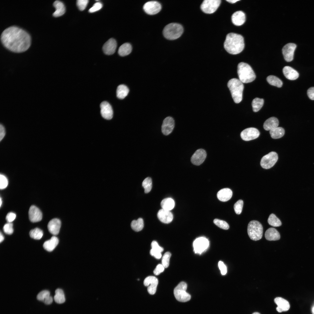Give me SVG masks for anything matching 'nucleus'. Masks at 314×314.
Segmentation results:
<instances>
[{
  "instance_id": "54",
  "label": "nucleus",
  "mask_w": 314,
  "mask_h": 314,
  "mask_svg": "<svg viewBox=\"0 0 314 314\" xmlns=\"http://www.w3.org/2000/svg\"><path fill=\"white\" fill-rule=\"evenodd\" d=\"M6 132L5 129L2 125L1 124L0 126V140L1 141L5 135Z\"/></svg>"
},
{
  "instance_id": "3",
  "label": "nucleus",
  "mask_w": 314,
  "mask_h": 314,
  "mask_svg": "<svg viewBox=\"0 0 314 314\" xmlns=\"http://www.w3.org/2000/svg\"><path fill=\"white\" fill-rule=\"evenodd\" d=\"M237 73L239 80L243 83L252 82L256 77L255 73L251 67L244 62H240L238 64Z\"/></svg>"
},
{
  "instance_id": "27",
  "label": "nucleus",
  "mask_w": 314,
  "mask_h": 314,
  "mask_svg": "<svg viewBox=\"0 0 314 314\" xmlns=\"http://www.w3.org/2000/svg\"><path fill=\"white\" fill-rule=\"evenodd\" d=\"M265 236L266 239L269 241L278 240L280 238L279 232L273 228H270L267 229L265 232Z\"/></svg>"
},
{
  "instance_id": "39",
  "label": "nucleus",
  "mask_w": 314,
  "mask_h": 314,
  "mask_svg": "<svg viewBox=\"0 0 314 314\" xmlns=\"http://www.w3.org/2000/svg\"><path fill=\"white\" fill-rule=\"evenodd\" d=\"M267 222L270 225L274 227L280 226L282 224L280 220L273 213L270 215Z\"/></svg>"
},
{
  "instance_id": "57",
  "label": "nucleus",
  "mask_w": 314,
  "mask_h": 314,
  "mask_svg": "<svg viewBox=\"0 0 314 314\" xmlns=\"http://www.w3.org/2000/svg\"><path fill=\"white\" fill-rule=\"evenodd\" d=\"M4 239V237L1 232L0 233V242H1Z\"/></svg>"
},
{
  "instance_id": "46",
  "label": "nucleus",
  "mask_w": 314,
  "mask_h": 314,
  "mask_svg": "<svg viewBox=\"0 0 314 314\" xmlns=\"http://www.w3.org/2000/svg\"><path fill=\"white\" fill-rule=\"evenodd\" d=\"M4 232L6 234L11 235L13 232V224L11 223L8 222L6 224L3 228Z\"/></svg>"
},
{
  "instance_id": "18",
  "label": "nucleus",
  "mask_w": 314,
  "mask_h": 314,
  "mask_svg": "<svg viewBox=\"0 0 314 314\" xmlns=\"http://www.w3.org/2000/svg\"><path fill=\"white\" fill-rule=\"evenodd\" d=\"M28 215L30 220L33 222H39L42 218V214L41 211L38 207L34 205H32L30 207L28 211Z\"/></svg>"
},
{
  "instance_id": "13",
  "label": "nucleus",
  "mask_w": 314,
  "mask_h": 314,
  "mask_svg": "<svg viewBox=\"0 0 314 314\" xmlns=\"http://www.w3.org/2000/svg\"><path fill=\"white\" fill-rule=\"evenodd\" d=\"M207 156L205 150L200 149L197 150L192 156L191 161L194 165H199L204 161Z\"/></svg>"
},
{
  "instance_id": "12",
  "label": "nucleus",
  "mask_w": 314,
  "mask_h": 314,
  "mask_svg": "<svg viewBox=\"0 0 314 314\" xmlns=\"http://www.w3.org/2000/svg\"><path fill=\"white\" fill-rule=\"evenodd\" d=\"M260 133L258 129L253 128H247L242 131L240 133L242 139L245 141L255 139L258 138Z\"/></svg>"
},
{
  "instance_id": "38",
  "label": "nucleus",
  "mask_w": 314,
  "mask_h": 314,
  "mask_svg": "<svg viewBox=\"0 0 314 314\" xmlns=\"http://www.w3.org/2000/svg\"><path fill=\"white\" fill-rule=\"evenodd\" d=\"M264 102L263 99L257 97L254 99L252 102L253 111L254 112H257L260 110L263 105Z\"/></svg>"
},
{
  "instance_id": "15",
  "label": "nucleus",
  "mask_w": 314,
  "mask_h": 314,
  "mask_svg": "<svg viewBox=\"0 0 314 314\" xmlns=\"http://www.w3.org/2000/svg\"><path fill=\"white\" fill-rule=\"evenodd\" d=\"M158 283V279L155 276H149L146 277L144 281V284L148 287L147 291L151 295H154L156 292Z\"/></svg>"
},
{
  "instance_id": "29",
  "label": "nucleus",
  "mask_w": 314,
  "mask_h": 314,
  "mask_svg": "<svg viewBox=\"0 0 314 314\" xmlns=\"http://www.w3.org/2000/svg\"><path fill=\"white\" fill-rule=\"evenodd\" d=\"M279 125L278 119L274 117H272L267 119L264 122L263 126L266 131L270 130L278 127Z\"/></svg>"
},
{
  "instance_id": "44",
  "label": "nucleus",
  "mask_w": 314,
  "mask_h": 314,
  "mask_svg": "<svg viewBox=\"0 0 314 314\" xmlns=\"http://www.w3.org/2000/svg\"><path fill=\"white\" fill-rule=\"evenodd\" d=\"M243 205V201L241 199L238 201L234 204V208L236 213L240 214L242 212Z\"/></svg>"
},
{
  "instance_id": "8",
  "label": "nucleus",
  "mask_w": 314,
  "mask_h": 314,
  "mask_svg": "<svg viewBox=\"0 0 314 314\" xmlns=\"http://www.w3.org/2000/svg\"><path fill=\"white\" fill-rule=\"evenodd\" d=\"M278 158V154L276 152H271L262 158L260 162L261 166L265 169H270L275 164Z\"/></svg>"
},
{
  "instance_id": "22",
  "label": "nucleus",
  "mask_w": 314,
  "mask_h": 314,
  "mask_svg": "<svg viewBox=\"0 0 314 314\" xmlns=\"http://www.w3.org/2000/svg\"><path fill=\"white\" fill-rule=\"evenodd\" d=\"M275 303L277 305L276 311L279 313L286 311L290 308L289 302L286 299L281 297H277L274 299Z\"/></svg>"
},
{
  "instance_id": "47",
  "label": "nucleus",
  "mask_w": 314,
  "mask_h": 314,
  "mask_svg": "<svg viewBox=\"0 0 314 314\" xmlns=\"http://www.w3.org/2000/svg\"><path fill=\"white\" fill-rule=\"evenodd\" d=\"M88 1V0H78L76 1L77 6L80 10L83 11L86 8Z\"/></svg>"
},
{
  "instance_id": "23",
  "label": "nucleus",
  "mask_w": 314,
  "mask_h": 314,
  "mask_svg": "<svg viewBox=\"0 0 314 314\" xmlns=\"http://www.w3.org/2000/svg\"><path fill=\"white\" fill-rule=\"evenodd\" d=\"M246 19L245 13L242 11L235 12L231 16V20L233 24L237 26L242 25L245 22Z\"/></svg>"
},
{
  "instance_id": "20",
  "label": "nucleus",
  "mask_w": 314,
  "mask_h": 314,
  "mask_svg": "<svg viewBox=\"0 0 314 314\" xmlns=\"http://www.w3.org/2000/svg\"><path fill=\"white\" fill-rule=\"evenodd\" d=\"M157 215L158 219L162 222L165 224L170 223L173 218V215L170 211L163 209L158 211Z\"/></svg>"
},
{
  "instance_id": "30",
  "label": "nucleus",
  "mask_w": 314,
  "mask_h": 314,
  "mask_svg": "<svg viewBox=\"0 0 314 314\" xmlns=\"http://www.w3.org/2000/svg\"><path fill=\"white\" fill-rule=\"evenodd\" d=\"M53 4L56 8V11L53 14V16L56 17H59L65 13V8L63 2L58 0H56L54 2Z\"/></svg>"
},
{
  "instance_id": "31",
  "label": "nucleus",
  "mask_w": 314,
  "mask_h": 314,
  "mask_svg": "<svg viewBox=\"0 0 314 314\" xmlns=\"http://www.w3.org/2000/svg\"><path fill=\"white\" fill-rule=\"evenodd\" d=\"M129 92L128 88L126 85L122 84L117 87L116 91L117 96L120 99H123L128 95Z\"/></svg>"
},
{
  "instance_id": "45",
  "label": "nucleus",
  "mask_w": 314,
  "mask_h": 314,
  "mask_svg": "<svg viewBox=\"0 0 314 314\" xmlns=\"http://www.w3.org/2000/svg\"><path fill=\"white\" fill-rule=\"evenodd\" d=\"M50 296V292L47 290H44L40 292L37 296V299L43 302L44 299Z\"/></svg>"
},
{
  "instance_id": "49",
  "label": "nucleus",
  "mask_w": 314,
  "mask_h": 314,
  "mask_svg": "<svg viewBox=\"0 0 314 314\" xmlns=\"http://www.w3.org/2000/svg\"><path fill=\"white\" fill-rule=\"evenodd\" d=\"M102 7V3L99 2H97L94 3L93 6L89 10V12L94 13L100 10Z\"/></svg>"
},
{
  "instance_id": "11",
  "label": "nucleus",
  "mask_w": 314,
  "mask_h": 314,
  "mask_svg": "<svg viewBox=\"0 0 314 314\" xmlns=\"http://www.w3.org/2000/svg\"><path fill=\"white\" fill-rule=\"evenodd\" d=\"M209 245V241L206 238L203 237L199 238L193 242L194 251L196 253L201 254L207 249Z\"/></svg>"
},
{
  "instance_id": "60",
  "label": "nucleus",
  "mask_w": 314,
  "mask_h": 314,
  "mask_svg": "<svg viewBox=\"0 0 314 314\" xmlns=\"http://www.w3.org/2000/svg\"><path fill=\"white\" fill-rule=\"evenodd\" d=\"M312 311H313V313H314V307H313V310Z\"/></svg>"
},
{
  "instance_id": "21",
  "label": "nucleus",
  "mask_w": 314,
  "mask_h": 314,
  "mask_svg": "<svg viewBox=\"0 0 314 314\" xmlns=\"http://www.w3.org/2000/svg\"><path fill=\"white\" fill-rule=\"evenodd\" d=\"M61 222L60 220L54 218L48 223L47 228L49 231L53 235H57L59 233L61 227Z\"/></svg>"
},
{
  "instance_id": "17",
  "label": "nucleus",
  "mask_w": 314,
  "mask_h": 314,
  "mask_svg": "<svg viewBox=\"0 0 314 314\" xmlns=\"http://www.w3.org/2000/svg\"><path fill=\"white\" fill-rule=\"evenodd\" d=\"M100 107L102 116L107 120L111 119L113 117V112L110 105L108 102L104 101L101 104Z\"/></svg>"
},
{
  "instance_id": "52",
  "label": "nucleus",
  "mask_w": 314,
  "mask_h": 314,
  "mask_svg": "<svg viewBox=\"0 0 314 314\" xmlns=\"http://www.w3.org/2000/svg\"><path fill=\"white\" fill-rule=\"evenodd\" d=\"M16 217V214L13 212H10L6 215V220L8 222L11 223L15 219Z\"/></svg>"
},
{
  "instance_id": "14",
  "label": "nucleus",
  "mask_w": 314,
  "mask_h": 314,
  "mask_svg": "<svg viewBox=\"0 0 314 314\" xmlns=\"http://www.w3.org/2000/svg\"><path fill=\"white\" fill-rule=\"evenodd\" d=\"M296 47L295 44L290 43L287 44L283 47L282 53L285 60L287 62H290L293 60L294 52Z\"/></svg>"
},
{
  "instance_id": "7",
  "label": "nucleus",
  "mask_w": 314,
  "mask_h": 314,
  "mask_svg": "<svg viewBox=\"0 0 314 314\" xmlns=\"http://www.w3.org/2000/svg\"><path fill=\"white\" fill-rule=\"evenodd\" d=\"M187 287L186 283L182 281L174 288V295L178 301L185 302L190 299V295L186 291Z\"/></svg>"
},
{
  "instance_id": "10",
  "label": "nucleus",
  "mask_w": 314,
  "mask_h": 314,
  "mask_svg": "<svg viewBox=\"0 0 314 314\" xmlns=\"http://www.w3.org/2000/svg\"><path fill=\"white\" fill-rule=\"evenodd\" d=\"M143 9L147 14L152 15L158 13L161 10V6L158 2L150 1L145 3L143 6Z\"/></svg>"
},
{
  "instance_id": "59",
  "label": "nucleus",
  "mask_w": 314,
  "mask_h": 314,
  "mask_svg": "<svg viewBox=\"0 0 314 314\" xmlns=\"http://www.w3.org/2000/svg\"><path fill=\"white\" fill-rule=\"evenodd\" d=\"M252 314H260V313L258 312H255L253 313Z\"/></svg>"
},
{
  "instance_id": "28",
  "label": "nucleus",
  "mask_w": 314,
  "mask_h": 314,
  "mask_svg": "<svg viewBox=\"0 0 314 314\" xmlns=\"http://www.w3.org/2000/svg\"><path fill=\"white\" fill-rule=\"evenodd\" d=\"M58 238L55 236H52L50 239L45 241L43 244V247L46 250L52 251L58 243Z\"/></svg>"
},
{
  "instance_id": "58",
  "label": "nucleus",
  "mask_w": 314,
  "mask_h": 314,
  "mask_svg": "<svg viewBox=\"0 0 314 314\" xmlns=\"http://www.w3.org/2000/svg\"><path fill=\"white\" fill-rule=\"evenodd\" d=\"M0 206H1L2 204V201L1 197H0Z\"/></svg>"
},
{
  "instance_id": "37",
  "label": "nucleus",
  "mask_w": 314,
  "mask_h": 314,
  "mask_svg": "<svg viewBox=\"0 0 314 314\" xmlns=\"http://www.w3.org/2000/svg\"><path fill=\"white\" fill-rule=\"evenodd\" d=\"M267 80L271 85L278 88L281 87L283 85L282 81L277 77L273 75H270L267 76Z\"/></svg>"
},
{
  "instance_id": "16",
  "label": "nucleus",
  "mask_w": 314,
  "mask_h": 314,
  "mask_svg": "<svg viewBox=\"0 0 314 314\" xmlns=\"http://www.w3.org/2000/svg\"><path fill=\"white\" fill-rule=\"evenodd\" d=\"M174 121L172 117H168L164 120L161 127L163 133L165 135L171 133L174 127Z\"/></svg>"
},
{
  "instance_id": "32",
  "label": "nucleus",
  "mask_w": 314,
  "mask_h": 314,
  "mask_svg": "<svg viewBox=\"0 0 314 314\" xmlns=\"http://www.w3.org/2000/svg\"><path fill=\"white\" fill-rule=\"evenodd\" d=\"M161 206L162 209L168 211L172 209L175 206V202L173 199L170 198H167L163 199L161 202Z\"/></svg>"
},
{
  "instance_id": "35",
  "label": "nucleus",
  "mask_w": 314,
  "mask_h": 314,
  "mask_svg": "<svg viewBox=\"0 0 314 314\" xmlns=\"http://www.w3.org/2000/svg\"><path fill=\"white\" fill-rule=\"evenodd\" d=\"M132 229L134 231L138 232L143 228L144 223L143 219L140 218L136 220L132 221L131 224Z\"/></svg>"
},
{
  "instance_id": "50",
  "label": "nucleus",
  "mask_w": 314,
  "mask_h": 314,
  "mask_svg": "<svg viewBox=\"0 0 314 314\" xmlns=\"http://www.w3.org/2000/svg\"><path fill=\"white\" fill-rule=\"evenodd\" d=\"M165 268V267L162 264H158L157 265L154 271V274L156 275H158L164 271Z\"/></svg>"
},
{
  "instance_id": "42",
  "label": "nucleus",
  "mask_w": 314,
  "mask_h": 314,
  "mask_svg": "<svg viewBox=\"0 0 314 314\" xmlns=\"http://www.w3.org/2000/svg\"><path fill=\"white\" fill-rule=\"evenodd\" d=\"M213 222L216 226L221 229L227 230L229 228L228 224L224 220L215 219L214 220Z\"/></svg>"
},
{
  "instance_id": "5",
  "label": "nucleus",
  "mask_w": 314,
  "mask_h": 314,
  "mask_svg": "<svg viewBox=\"0 0 314 314\" xmlns=\"http://www.w3.org/2000/svg\"><path fill=\"white\" fill-rule=\"evenodd\" d=\"M183 32L182 26L177 23H171L164 28L163 33L164 37L169 40H174L180 37Z\"/></svg>"
},
{
  "instance_id": "40",
  "label": "nucleus",
  "mask_w": 314,
  "mask_h": 314,
  "mask_svg": "<svg viewBox=\"0 0 314 314\" xmlns=\"http://www.w3.org/2000/svg\"><path fill=\"white\" fill-rule=\"evenodd\" d=\"M29 234L31 238L36 240H40L43 236V232L41 229L36 228L31 230Z\"/></svg>"
},
{
  "instance_id": "19",
  "label": "nucleus",
  "mask_w": 314,
  "mask_h": 314,
  "mask_svg": "<svg viewBox=\"0 0 314 314\" xmlns=\"http://www.w3.org/2000/svg\"><path fill=\"white\" fill-rule=\"evenodd\" d=\"M117 46V42L113 38L109 39L104 45L103 50L104 53L107 55H111L115 52Z\"/></svg>"
},
{
  "instance_id": "48",
  "label": "nucleus",
  "mask_w": 314,
  "mask_h": 314,
  "mask_svg": "<svg viewBox=\"0 0 314 314\" xmlns=\"http://www.w3.org/2000/svg\"><path fill=\"white\" fill-rule=\"evenodd\" d=\"M0 188L3 189L6 188L8 185V179L4 175L1 174H0Z\"/></svg>"
},
{
  "instance_id": "55",
  "label": "nucleus",
  "mask_w": 314,
  "mask_h": 314,
  "mask_svg": "<svg viewBox=\"0 0 314 314\" xmlns=\"http://www.w3.org/2000/svg\"><path fill=\"white\" fill-rule=\"evenodd\" d=\"M53 301V298L52 297L49 296L46 298L43 301L45 304L47 305L51 304Z\"/></svg>"
},
{
  "instance_id": "53",
  "label": "nucleus",
  "mask_w": 314,
  "mask_h": 314,
  "mask_svg": "<svg viewBox=\"0 0 314 314\" xmlns=\"http://www.w3.org/2000/svg\"><path fill=\"white\" fill-rule=\"evenodd\" d=\"M307 94L310 99L314 100V87L309 88L307 90Z\"/></svg>"
},
{
  "instance_id": "4",
  "label": "nucleus",
  "mask_w": 314,
  "mask_h": 314,
  "mask_svg": "<svg viewBox=\"0 0 314 314\" xmlns=\"http://www.w3.org/2000/svg\"><path fill=\"white\" fill-rule=\"evenodd\" d=\"M227 86L234 102L236 103L240 102L242 99L244 88L243 83L239 79L233 78L229 81Z\"/></svg>"
},
{
  "instance_id": "56",
  "label": "nucleus",
  "mask_w": 314,
  "mask_h": 314,
  "mask_svg": "<svg viewBox=\"0 0 314 314\" xmlns=\"http://www.w3.org/2000/svg\"><path fill=\"white\" fill-rule=\"evenodd\" d=\"M240 1L239 0H226V1H228V2H229L230 3H234L236 2H237L238 1Z\"/></svg>"
},
{
  "instance_id": "26",
  "label": "nucleus",
  "mask_w": 314,
  "mask_h": 314,
  "mask_svg": "<svg viewBox=\"0 0 314 314\" xmlns=\"http://www.w3.org/2000/svg\"><path fill=\"white\" fill-rule=\"evenodd\" d=\"M232 192L229 188H224L219 190L217 194L218 199L223 202L229 200L232 197Z\"/></svg>"
},
{
  "instance_id": "2",
  "label": "nucleus",
  "mask_w": 314,
  "mask_h": 314,
  "mask_svg": "<svg viewBox=\"0 0 314 314\" xmlns=\"http://www.w3.org/2000/svg\"><path fill=\"white\" fill-rule=\"evenodd\" d=\"M224 45L225 49L229 53L232 54L239 53L244 48L243 37L238 34L229 33L226 36Z\"/></svg>"
},
{
  "instance_id": "34",
  "label": "nucleus",
  "mask_w": 314,
  "mask_h": 314,
  "mask_svg": "<svg viewBox=\"0 0 314 314\" xmlns=\"http://www.w3.org/2000/svg\"><path fill=\"white\" fill-rule=\"evenodd\" d=\"M270 133L272 138L276 139L282 137L285 133L284 129L281 127H277L270 131Z\"/></svg>"
},
{
  "instance_id": "25",
  "label": "nucleus",
  "mask_w": 314,
  "mask_h": 314,
  "mask_svg": "<svg viewBox=\"0 0 314 314\" xmlns=\"http://www.w3.org/2000/svg\"><path fill=\"white\" fill-rule=\"evenodd\" d=\"M151 249L150 251L151 255L156 258L159 259L161 258V252L163 251V248L160 246L156 241H153L151 244Z\"/></svg>"
},
{
  "instance_id": "9",
  "label": "nucleus",
  "mask_w": 314,
  "mask_h": 314,
  "mask_svg": "<svg viewBox=\"0 0 314 314\" xmlns=\"http://www.w3.org/2000/svg\"><path fill=\"white\" fill-rule=\"evenodd\" d=\"M221 2L220 0H205L201 5V8L206 13H213L217 10Z\"/></svg>"
},
{
  "instance_id": "51",
  "label": "nucleus",
  "mask_w": 314,
  "mask_h": 314,
  "mask_svg": "<svg viewBox=\"0 0 314 314\" xmlns=\"http://www.w3.org/2000/svg\"><path fill=\"white\" fill-rule=\"evenodd\" d=\"M218 266L221 274L223 275H225L227 272V269L223 262L220 261L218 263Z\"/></svg>"
},
{
  "instance_id": "24",
  "label": "nucleus",
  "mask_w": 314,
  "mask_h": 314,
  "mask_svg": "<svg viewBox=\"0 0 314 314\" xmlns=\"http://www.w3.org/2000/svg\"><path fill=\"white\" fill-rule=\"evenodd\" d=\"M283 72L286 77L290 80H296L299 76V74L298 72L289 66L284 67L283 69Z\"/></svg>"
},
{
  "instance_id": "33",
  "label": "nucleus",
  "mask_w": 314,
  "mask_h": 314,
  "mask_svg": "<svg viewBox=\"0 0 314 314\" xmlns=\"http://www.w3.org/2000/svg\"><path fill=\"white\" fill-rule=\"evenodd\" d=\"M132 50L131 45L129 43H125L119 47L118 53L121 56H125L129 54L131 52Z\"/></svg>"
},
{
  "instance_id": "43",
  "label": "nucleus",
  "mask_w": 314,
  "mask_h": 314,
  "mask_svg": "<svg viewBox=\"0 0 314 314\" xmlns=\"http://www.w3.org/2000/svg\"><path fill=\"white\" fill-rule=\"evenodd\" d=\"M171 256V253L168 251L165 252L162 257V264L165 268L168 267L169 266L170 260Z\"/></svg>"
},
{
  "instance_id": "6",
  "label": "nucleus",
  "mask_w": 314,
  "mask_h": 314,
  "mask_svg": "<svg viewBox=\"0 0 314 314\" xmlns=\"http://www.w3.org/2000/svg\"><path fill=\"white\" fill-rule=\"evenodd\" d=\"M247 233L251 240L257 241L261 239L263 234V227L261 224L257 221H251L248 225Z\"/></svg>"
},
{
  "instance_id": "41",
  "label": "nucleus",
  "mask_w": 314,
  "mask_h": 314,
  "mask_svg": "<svg viewBox=\"0 0 314 314\" xmlns=\"http://www.w3.org/2000/svg\"><path fill=\"white\" fill-rule=\"evenodd\" d=\"M142 186L144 189V192L147 193L151 190L152 187V181L151 178L147 177L145 178L142 183Z\"/></svg>"
},
{
  "instance_id": "1",
  "label": "nucleus",
  "mask_w": 314,
  "mask_h": 314,
  "mask_svg": "<svg viewBox=\"0 0 314 314\" xmlns=\"http://www.w3.org/2000/svg\"><path fill=\"white\" fill-rule=\"evenodd\" d=\"M3 46L10 51L20 53L26 50L31 42L29 34L25 30L16 26H10L5 29L1 36Z\"/></svg>"
},
{
  "instance_id": "36",
  "label": "nucleus",
  "mask_w": 314,
  "mask_h": 314,
  "mask_svg": "<svg viewBox=\"0 0 314 314\" xmlns=\"http://www.w3.org/2000/svg\"><path fill=\"white\" fill-rule=\"evenodd\" d=\"M55 293L54 299L56 303L60 304L65 302V295L62 289L59 288L57 289L55 291Z\"/></svg>"
}]
</instances>
